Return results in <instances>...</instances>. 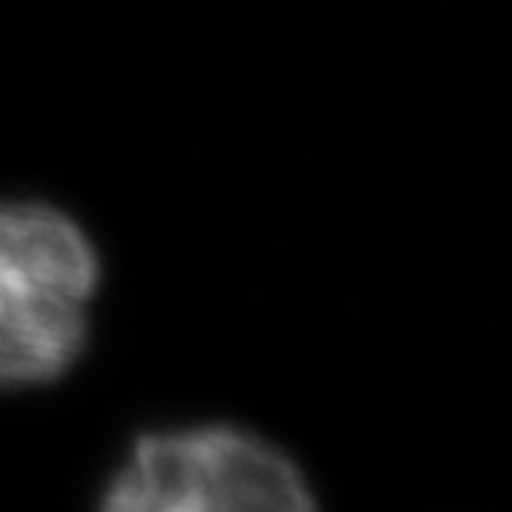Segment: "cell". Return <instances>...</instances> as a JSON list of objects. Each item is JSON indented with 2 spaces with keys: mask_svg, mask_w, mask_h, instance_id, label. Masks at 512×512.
Here are the masks:
<instances>
[{
  "mask_svg": "<svg viewBox=\"0 0 512 512\" xmlns=\"http://www.w3.org/2000/svg\"><path fill=\"white\" fill-rule=\"evenodd\" d=\"M100 264L79 224L40 203L0 207V384H43L79 360Z\"/></svg>",
  "mask_w": 512,
  "mask_h": 512,
  "instance_id": "cell-1",
  "label": "cell"
},
{
  "mask_svg": "<svg viewBox=\"0 0 512 512\" xmlns=\"http://www.w3.org/2000/svg\"><path fill=\"white\" fill-rule=\"evenodd\" d=\"M104 505L118 512H310L317 491L285 448L214 424L143 434Z\"/></svg>",
  "mask_w": 512,
  "mask_h": 512,
  "instance_id": "cell-2",
  "label": "cell"
}]
</instances>
